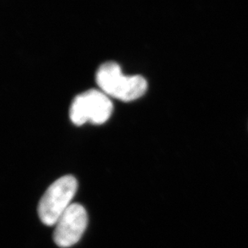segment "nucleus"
I'll return each mask as SVG.
<instances>
[{"instance_id": "20e7f679", "label": "nucleus", "mask_w": 248, "mask_h": 248, "mask_svg": "<svg viewBox=\"0 0 248 248\" xmlns=\"http://www.w3.org/2000/svg\"><path fill=\"white\" fill-rule=\"evenodd\" d=\"M87 223L86 209L80 204H71L56 223L53 233L55 244L62 248L73 246L84 234Z\"/></svg>"}, {"instance_id": "f03ea898", "label": "nucleus", "mask_w": 248, "mask_h": 248, "mask_svg": "<svg viewBox=\"0 0 248 248\" xmlns=\"http://www.w3.org/2000/svg\"><path fill=\"white\" fill-rule=\"evenodd\" d=\"M77 190V179L73 176H63L55 181L45 191L38 205V215L41 222L47 226L56 225L71 206Z\"/></svg>"}, {"instance_id": "7ed1b4c3", "label": "nucleus", "mask_w": 248, "mask_h": 248, "mask_svg": "<svg viewBox=\"0 0 248 248\" xmlns=\"http://www.w3.org/2000/svg\"><path fill=\"white\" fill-rule=\"evenodd\" d=\"M112 112L110 97L101 90L89 89L75 97L70 109V117L78 126L88 122L101 124L110 118Z\"/></svg>"}, {"instance_id": "f257e3e1", "label": "nucleus", "mask_w": 248, "mask_h": 248, "mask_svg": "<svg viewBox=\"0 0 248 248\" xmlns=\"http://www.w3.org/2000/svg\"><path fill=\"white\" fill-rule=\"evenodd\" d=\"M101 91L123 101H135L145 93L148 83L142 76L124 75L120 64L113 61L103 63L96 73Z\"/></svg>"}]
</instances>
